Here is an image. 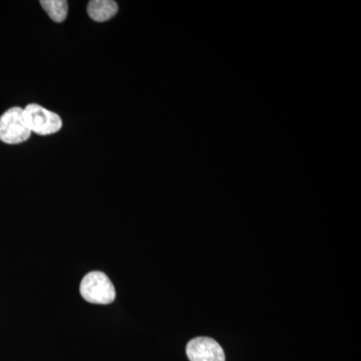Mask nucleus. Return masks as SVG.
Here are the masks:
<instances>
[{"instance_id": "nucleus-4", "label": "nucleus", "mask_w": 361, "mask_h": 361, "mask_svg": "<svg viewBox=\"0 0 361 361\" xmlns=\"http://www.w3.org/2000/svg\"><path fill=\"white\" fill-rule=\"evenodd\" d=\"M190 361H225V353L217 341L209 337H197L187 344Z\"/></svg>"}, {"instance_id": "nucleus-1", "label": "nucleus", "mask_w": 361, "mask_h": 361, "mask_svg": "<svg viewBox=\"0 0 361 361\" xmlns=\"http://www.w3.org/2000/svg\"><path fill=\"white\" fill-rule=\"evenodd\" d=\"M80 295L87 302L106 305L116 299V289L110 278L101 271L87 273L80 286Z\"/></svg>"}, {"instance_id": "nucleus-5", "label": "nucleus", "mask_w": 361, "mask_h": 361, "mask_svg": "<svg viewBox=\"0 0 361 361\" xmlns=\"http://www.w3.org/2000/svg\"><path fill=\"white\" fill-rule=\"evenodd\" d=\"M118 11V4L113 0H92L87 4V14L97 23H104L111 20Z\"/></svg>"}, {"instance_id": "nucleus-2", "label": "nucleus", "mask_w": 361, "mask_h": 361, "mask_svg": "<svg viewBox=\"0 0 361 361\" xmlns=\"http://www.w3.org/2000/svg\"><path fill=\"white\" fill-rule=\"evenodd\" d=\"M32 135L25 118L23 109L14 106L0 116V141L8 145H18L27 141Z\"/></svg>"}, {"instance_id": "nucleus-3", "label": "nucleus", "mask_w": 361, "mask_h": 361, "mask_svg": "<svg viewBox=\"0 0 361 361\" xmlns=\"http://www.w3.org/2000/svg\"><path fill=\"white\" fill-rule=\"evenodd\" d=\"M23 118L30 132L40 135L56 134L63 127L59 115L37 104H30L23 109Z\"/></svg>"}, {"instance_id": "nucleus-6", "label": "nucleus", "mask_w": 361, "mask_h": 361, "mask_svg": "<svg viewBox=\"0 0 361 361\" xmlns=\"http://www.w3.org/2000/svg\"><path fill=\"white\" fill-rule=\"evenodd\" d=\"M40 6L54 23H63L68 16V2L66 0H42Z\"/></svg>"}]
</instances>
